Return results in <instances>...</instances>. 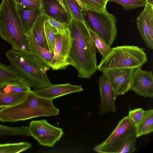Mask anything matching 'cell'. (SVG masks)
I'll use <instances>...</instances> for the list:
<instances>
[{"instance_id": "484cf974", "label": "cell", "mask_w": 153, "mask_h": 153, "mask_svg": "<svg viewBox=\"0 0 153 153\" xmlns=\"http://www.w3.org/2000/svg\"><path fill=\"white\" fill-rule=\"evenodd\" d=\"M44 30L46 39L49 48V50L53 53L55 42V35L59 32L48 22L45 21Z\"/></svg>"}, {"instance_id": "8d00e7d4", "label": "cell", "mask_w": 153, "mask_h": 153, "mask_svg": "<svg viewBox=\"0 0 153 153\" xmlns=\"http://www.w3.org/2000/svg\"><path fill=\"white\" fill-rule=\"evenodd\" d=\"M103 0L106 4L108 2V0Z\"/></svg>"}, {"instance_id": "836d02e7", "label": "cell", "mask_w": 153, "mask_h": 153, "mask_svg": "<svg viewBox=\"0 0 153 153\" xmlns=\"http://www.w3.org/2000/svg\"><path fill=\"white\" fill-rule=\"evenodd\" d=\"M76 1L77 2L78 4H79V6L81 8L82 10L85 7L83 4L81 3V2L79 0H76Z\"/></svg>"}, {"instance_id": "5bb4252c", "label": "cell", "mask_w": 153, "mask_h": 153, "mask_svg": "<svg viewBox=\"0 0 153 153\" xmlns=\"http://www.w3.org/2000/svg\"><path fill=\"white\" fill-rule=\"evenodd\" d=\"M81 85L68 83L53 85L48 87L33 90L37 95L44 98L53 100L58 97L83 91Z\"/></svg>"}, {"instance_id": "4dcf8cb0", "label": "cell", "mask_w": 153, "mask_h": 153, "mask_svg": "<svg viewBox=\"0 0 153 153\" xmlns=\"http://www.w3.org/2000/svg\"><path fill=\"white\" fill-rule=\"evenodd\" d=\"M16 3L30 7L41 9V0H14Z\"/></svg>"}, {"instance_id": "6da1fadb", "label": "cell", "mask_w": 153, "mask_h": 153, "mask_svg": "<svg viewBox=\"0 0 153 153\" xmlns=\"http://www.w3.org/2000/svg\"><path fill=\"white\" fill-rule=\"evenodd\" d=\"M67 27L72 38L70 65L76 69L79 78L90 79L96 72L97 65V49L89 33V27L87 24L72 16Z\"/></svg>"}, {"instance_id": "9a60e30c", "label": "cell", "mask_w": 153, "mask_h": 153, "mask_svg": "<svg viewBox=\"0 0 153 153\" xmlns=\"http://www.w3.org/2000/svg\"><path fill=\"white\" fill-rule=\"evenodd\" d=\"M22 28L25 34L27 35L38 18L42 14L40 8H33L16 3Z\"/></svg>"}, {"instance_id": "52a82bcc", "label": "cell", "mask_w": 153, "mask_h": 153, "mask_svg": "<svg viewBox=\"0 0 153 153\" xmlns=\"http://www.w3.org/2000/svg\"><path fill=\"white\" fill-rule=\"evenodd\" d=\"M82 11L89 28L100 37L110 47L113 45L118 33L116 24L117 19L108 12H97L84 7Z\"/></svg>"}, {"instance_id": "d590c367", "label": "cell", "mask_w": 153, "mask_h": 153, "mask_svg": "<svg viewBox=\"0 0 153 153\" xmlns=\"http://www.w3.org/2000/svg\"><path fill=\"white\" fill-rule=\"evenodd\" d=\"M146 3H149L153 4V0H144Z\"/></svg>"}, {"instance_id": "44dd1931", "label": "cell", "mask_w": 153, "mask_h": 153, "mask_svg": "<svg viewBox=\"0 0 153 153\" xmlns=\"http://www.w3.org/2000/svg\"><path fill=\"white\" fill-rule=\"evenodd\" d=\"M27 93L0 94V108L9 107L20 102L25 98Z\"/></svg>"}, {"instance_id": "f546056e", "label": "cell", "mask_w": 153, "mask_h": 153, "mask_svg": "<svg viewBox=\"0 0 153 153\" xmlns=\"http://www.w3.org/2000/svg\"><path fill=\"white\" fill-rule=\"evenodd\" d=\"M145 6L147 23L151 34L153 36V4L146 3Z\"/></svg>"}, {"instance_id": "7c38bea8", "label": "cell", "mask_w": 153, "mask_h": 153, "mask_svg": "<svg viewBox=\"0 0 153 153\" xmlns=\"http://www.w3.org/2000/svg\"><path fill=\"white\" fill-rule=\"evenodd\" d=\"M99 84L100 96L99 115H103L109 112L115 113L116 108L115 102L118 95L103 73L99 78Z\"/></svg>"}, {"instance_id": "30bf717a", "label": "cell", "mask_w": 153, "mask_h": 153, "mask_svg": "<svg viewBox=\"0 0 153 153\" xmlns=\"http://www.w3.org/2000/svg\"><path fill=\"white\" fill-rule=\"evenodd\" d=\"M130 90L144 97H153V75L152 71H143L141 67L132 72Z\"/></svg>"}, {"instance_id": "8fae6325", "label": "cell", "mask_w": 153, "mask_h": 153, "mask_svg": "<svg viewBox=\"0 0 153 153\" xmlns=\"http://www.w3.org/2000/svg\"><path fill=\"white\" fill-rule=\"evenodd\" d=\"M134 69L121 68L102 72L107 77L114 92L118 95L130 90L132 74Z\"/></svg>"}, {"instance_id": "277c9868", "label": "cell", "mask_w": 153, "mask_h": 153, "mask_svg": "<svg viewBox=\"0 0 153 153\" xmlns=\"http://www.w3.org/2000/svg\"><path fill=\"white\" fill-rule=\"evenodd\" d=\"M0 36L12 48L26 51V36L14 0H2L0 4Z\"/></svg>"}, {"instance_id": "ba28073f", "label": "cell", "mask_w": 153, "mask_h": 153, "mask_svg": "<svg viewBox=\"0 0 153 153\" xmlns=\"http://www.w3.org/2000/svg\"><path fill=\"white\" fill-rule=\"evenodd\" d=\"M29 126L31 136L43 146H53L64 134L62 128L53 126L45 120H32Z\"/></svg>"}, {"instance_id": "d4e9b609", "label": "cell", "mask_w": 153, "mask_h": 153, "mask_svg": "<svg viewBox=\"0 0 153 153\" xmlns=\"http://www.w3.org/2000/svg\"><path fill=\"white\" fill-rule=\"evenodd\" d=\"M88 30L99 52L102 57H104L108 54L111 51V47L109 46L100 37L89 28Z\"/></svg>"}, {"instance_id": "9c48e42d", "label": "cell", "mask_w": 153, "mask_h": 153, "mask_svg": "<svg viewBox=\"0 0 153 153\" xmlns=\"http://www.w3.org/2000/svg\"><path fill=\"white\" fill-rule=\"evenodd\" d=\"M72 45L70 31L67 27L55 35L53 56L50 67L53 70L65 69L70 65L69 57Z\"/></svg>"}, {"instance_id": "ffe728a7", "label": "cell", "mask_w": 153, "mask_h": 153, "mask_svg": "<svg viewBox=\"0 0 153 153\" xmlns=\"http://www.w3.org/2000/svg\"><path fill=\"white\" fill-rule=\"evenodd\" d=\"M135 127L137 138L152 132L153 131V110L145 111L142 118Z\"/></svg>"}, {"instance_id": "7402d4cb", "label": "cell", "mask_w": 153, "mask_h": 153, "mask_svg": "<svg viewBox=\"0 0 153 153\" xmlns=\"http://www.w3.org/2000/svg\"><path fill=\"white\" fill-rule=\"evenodd\" d=\"M32 147L27 142L0 144V153H18L25 151Z\"/></svg>"}, {"instance_id": "d6a6232c", "label": "cell", "mask_w": 153, "mask_h": 153, "mask_svg": "<svg viewBox=\"0 0 153 153\" xmlns=\"http://www.w3.org/2000/svg\"><path fill=\"white\" fill-rule=\"evenodd\" d=\"M16 133V129L15 127L7 126L0 124V136L14 135Z\"/></svg>"}, {"instance_id": "ac0fdd59", "label": "cell", "mask_w": 153, "mask_h": 153, "mask_svg": "<svg viewBox=\"0 0 153 153\" xmlns=\"http://www.w3.org/2000/svg\"><path fill=\"white\" fill-rule=\"evenodd\" d=\"M137 26L141 36L147 47L153 48V36L151 34L147 23L144 8L137 18Z\"/></svg>"}, {"instance_id": "2e32d148", "label": "cell", "mask_w": 153, "mask_h": 153, "mask_svg": "<svg viewBox=\"0 0 153 153\" xmlns=\"http://www.w3.org/2000/svg\"><path fill=\"white\" fill-rule=\"evenodd\" d=\"M26 36V51L38 57L50 67L53 53L51 52L41 46L32 35H28Z\"/></svg>"}, {"instance_id": "1f68e13d", "label": "cell", "mask_w": 153, "mask_h": 153, "mask_svg": "<svg viewBox=\"0 0 153 153\" xmlns=\"http://www.w3.org/2000/svg\"><path fill=\"white\" fill-rule=\"evenodd\" d=\"M47 21L59 32H63L67 27V26L65 24L60 23L52 19L48 18Z\"/></svg>"}, {"instance_id": "5b68a950", "label": "cell", "mask_w": 153, "mask_h": 153, "mask_svg": "<svg viewBox=\"0 0 153 153\" xmlns=\"http://www.w3.org/2000/svg\"><path fill=\"white\" fill-rule=\"evenodd\" d=\"M137 138L135 126L128 116L119 122L105 141L95 146L94 149L99 153L131 152L136 150Z\"/></svg>"}, {"instance_id": "83f0119b", "label": "cell", "mask_w": 153, "mask_h": 153, "mask_svg": "<svg viewBox=\"0 0 153 153\" xmlns=\"http://www.w3.org/2000/svg\"><path fill=\"white\" fill-rule=\"evenodd\" d=\"M108 2H112L119 4L126 10L142 7L146 4L144 0H108Z\"/></svg>"}, {"instance_id": "e575fe53", "label": "cell", "mask_w": 153, "mask_h": 153, "mask_svg": "<svg viewBox=\"0 0 153 153\" xmlns=\"http://www.w3.org/2000/svg\"><path fill=\"white\" fill-rule=\"evenodd\" d=\"M58 0V1L59 2V3L61 4V5L65 9V10H66L67 11L66 8L65 7L64 4L63 3L62 0Z\"/></svg>"}, {"instance_id": "d6986e66", "label": "cell", "mask_w": 153, "mask_h": 153, "mask_svg": "<svg viewBox=\"0 0 153 153\" xmlns=\"http://www.w3.org/2000/svg\"><path fill=\"white\" fill-rule=\"evenodd\" d=\"M30 87L22 80L0 83V94H12L27 93Z\"/></svg>"}, {"instance_id": "4316f807", "label": "cell", "mask_w": 153, "mask_h": 153, "mask_svg": "<svg viewBox=\"0 0 153 153\" xmlns=\"http://www.w3.org/2000/svg\"><path fill=\"white\" fill-rule=\"evenodd\" d=\"M85 7L97 12H104L106 10V3L103 0H79Z\"/></svg>"}, {"instance_id": "e0dca14e", "label": "cell", "mask_w": 153, "mask_h": 153, "mask_svg": "<svg viewBox=\"0 0 153 153\" xmlns=\"http://www.w3.org/2000/svg\"><path fill=\"white\" fill-rule=\"evenodd\" d=\"M48 18L46 16L42 13L36 21L30 33L27 35H32L41 46L49 50L44 30L45 22Z\"/></svg>"}, {"instance_id": "603a6c76", "label": "cell", "mask_w": 153, "mask_h": 153, "mask_svg": "<svg viewBox=\"0 0 153 153\" xmlns=\"http://www.w3.org/2000/svg\"><path fill=\"white\" fill-rule=\"evenodd\" d=\"M22 80L10 65L0 62V83Z\"/></svg>"}, {"instance_id": "cb8c5ba5", "label": "cell", "mask_w": 153, "mask_h": 153, "mask_svg": "<svg viewBox=\"0 0 153 153\" xmlns=\"http://www.w3.org/2000/svg\"><path fill=\"white\" fill-rule=\"evenodd\" d=\"M62 1L68 12L71 16L86 23L81 8L76 0H62Z\"/></svg>"}, {"instance_id": "f1b7e54d", "label": "cell", "mask_w": 153, "mask_h": 153, "mask_svg": "<svg viewBox=\"0 0 153 153\" xmlns=\"http://www.w3.org/2000/svg\"><path fill=\"white\" fill-rule=\"evenodd\" d=\"M144 111H145L141 108L130 110L128 112V116L136 126L141 119Z\"/></svg>"}, {"instance_id": "3957f363", "label": "cell", "mask_w": 153, "mask_h": 153, "mask_svg": "<svg viewBox=\"0 0 153 153\" xmlns=\"http://www.w3.org/2000/svg\"><path fill=\"white\" fill-rule=\"evenodd\" d=\"M53 100L40 97L30 89L20 102L0 109V121L14 123L39 117L57 116L59 110L53 105Z\"/></svg>"}, {"instance_id": "4fadbf2b", "label": "cell", "mask_w": 153, "mask_h": 153, "mask_svg": "<svg viewBox=\"0 0 153 153\" xmlns=\"http://www.w3.org/2000/svg\"><path fill=\"white\" fill-rule=\"evenodd\" d=\"M42 13L48 18L54 19L67 26L70 22L72 16L58 0H41Z\"/></svg>"}, {"instance_id": "7a4b0ae2", "label": "cell", "mask_w": 153, "mask_h": 153, "mask_svg": "<svg viewBox=\"0 0 153 153\" xmlns=\"http://www.w3.org/2000/svg\"><path fill=\"white\" fill-rule=\"evenodd\" d=\"M5 55L10 67L33 90L52 85L46 74L50 67L35 55L12 48Z\"/></svg>"}, {"instance_id": "8992f818", "label": "cell", "mask_w": 153, "mask_h": 153, "mask_svg": "<svg viewBox=\"0 0 153 153\" xmlns=\"http://www.w3.org/2000/svg\"><path fill=\"white\" fill-rule=\"evenodd\" d=\"M147 61L144 49L133 45H123L111 48L102 57L97 69L101 72L118 68L135 69L141 67Z\"/></svg>"}]
</instances>
